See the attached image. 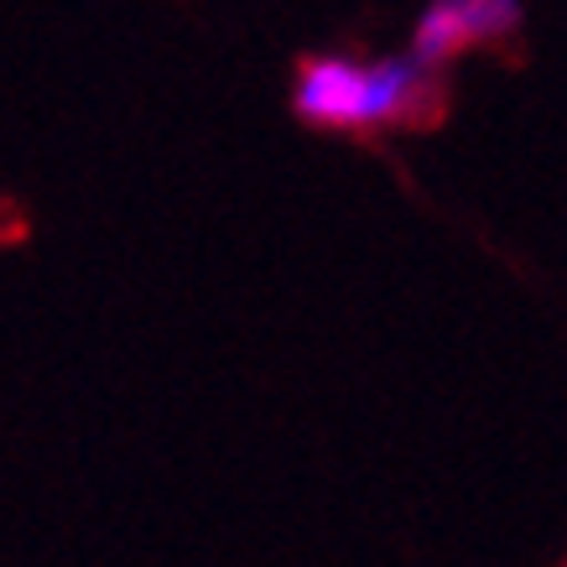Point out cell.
<instances>
[{
  "label": "cell",
  "mask_w": 567,
  "mask_h": 567,
  "mask_svg": "<svg viewBox=\"0 0 567 567\" xmlns=\"http://www.w3.org/2000/svg\"><path fill=\"white\" fill-rule=\"evenodd\" d=\"M520 27V0H432L416 21L412 63L416 69H443L474 42H499Z\"/></svg>",
  "instance_id": "6da1fadb"
},
{
  "label": "cell",
  "mask_w": 567,
  "mask_h": 567,
  "mask_svg": "<svg viewBox=\"0 0 567 567\" xmlns=\"http://www.w3.org/2000/svg\"><path fill=\"white\" fill-rule=\"evenodd\" d=\"M360 69L349 58H312L297 73V115L308 125H328V131H354V110H360Z\"/></svg>",
  "instance_id": "7a4b0ae2"
},
{
  "label": "cell",
  "mask_w": 567,
  "mask_h": 567,
  "mask_svg": "<svg viewBox=\"0 0 567 567\" xmlns=\"http://www.w3.org/2000/svg\"><path fill=\"white\" fill-rule=\"evenodd\" d=\"M427 104V69H416L412 58H391V63H364L360 69V110H354V131L370 125H395L416 115Z\"/></svg>",
  "instance_id": "3957f363"
}]
</instances>
